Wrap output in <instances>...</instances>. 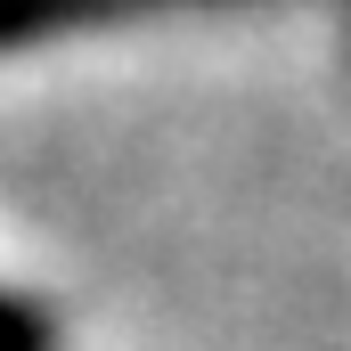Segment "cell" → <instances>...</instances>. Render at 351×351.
<instances>
[{
    "mask_svg": "<svg viewBox=\"0 0 351 351\" xmlns=\"http://www.w3.org/2000/svg\"><path fill=\"white\" fill-rule=\"evenodd\" d=\"M164 8H229V0H0V49L82 33V25H123V16H164Z\"/></svg>",
    "mask_w": 351,
    "mask_h": 351,
    "instance_id": "obj_1",
    "label": "cell"
},
{
    "mask_svg": "<svg viewBox=\"0 0 351 351\" xmlns=\"http://www.w3.org/2000/svg\"><path fill=\"white\" fill-rule=\"evenodd\" d=\"M0 351H58V327H49L33 302L0 294Z\"/></svg>",
    "mask_w": 351,
    "mask_h": 351,
    "instance_id": "obj_2",
    "label": "cell"
}]
</instances>
